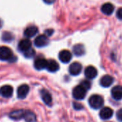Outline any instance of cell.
<instances>
[{
	"instance_id": "6da1fadb",
	"label": "cell",
	"mask_w": 122,
	"mask_h": 122,
	"mask_svg": "<svg viewBox=\"0 0 122 122\" xmlns=\"http://www.w3.org/2000/svg\"><path fill=\"white\" fill-rule=\"evenodd\" d=\"M104 102L103 97L98 94L92 95L88 99V103L90 107L94 109H100L104 105Z\"/></svg>"
},
{
	"instance_id": "7a4b0ae2",
	"label": "cell",
	"mask_w": 122,
	"mask_h": 122,
	"mask_svg": "<svg viewBox=\"0 0 122 122\" xmlns=\"http://www.w3.org/2000/svg\"><path fill=\"white\" fill-rule=\"evenodd\" d=\"M14 61L15 57L13 56L12 50L6 46L0 47V60L1 61Z\"/></svg>"
},
{
	"instance_id": "3957f363",
	"label": "cell",
	"mask_w": 122,
	"mask_h": 122,
	"mask_svg": "<svg viewBox=\"0 0 122 122\" xmlns=\"http://www.w3.org/2000/svg\"><path fill=\"white\" fill-rule=\"evenodd\" d=\"M86 89H85L82 85H78L76 86L73 90V97L75 99L82 100L86 97Z\"/></svg>"
},
{
	"instance_id": "277c9868",
	"label": "cell",
	"mask_w": 122,
	"mask_h": 122,
	"mask_svg": "<svg viewBox=\"0 0 122 122\" xmlns=\"http://www.w3.org/2000/svg\"><path fill=\"white\" fill-rule=\"evenodd\" d=\"M34 43L37 47H39V48L44 47L49 44V39L46 35L42 34V35H40L37 37H36Z\"/></svg>"
},
{
	"instance_id": "5b68a950",
	"label": "cell",
	"mask_w": 122,
	"mask_h": 122,
	"mask_svg": "<svg viewBox=\"0 0 122 122\" xmlns=\"http://www.w3.org/2000/svg\"><path fill=\"white\" fill-rule=\"evenodd\" d=\"M29 91V86L27 84H22L17 89V97L19 99H24L28 94Z\"/></svg>"
},
{
	"instance_id": "8992f818",
	"label": "cell",
	"mask_w": 122,
	"mask_h": 122,
	"mask_svg": "<svg viewBox=\"0 0 122 122\" xmlns=\"http://www.w3.org/2000/svg\"><path fill=\"white\" fill-rule=\"evenodd\" d=\"M82 70V65L78 62H74L70 65L69 72L73 76H77L80 74Z\"/></svg>"
},
{
	"instance_id": "52a82bcc",
	"label": "cell",
	"mask_w": 122,
	"mask_h": 122,
	"mask_svg": "<svg viewBox=\"0 0 122 122\" xmlns=\"http://www.w3.org/2000/svg\"><path fill=\"white\" fill-rule=\"evenodd\" d=\"M114 114L113 110L109 107H104L100 111V117L103 120H107L112 117Z\"/></svg>"
},
{
	"instance_id": "ba28073f",
	"label": "cell",
	"mask_w": 122,
	"mask_h": 122,
	"mask_svg": "<svg viewBox=\"0 0 122 122\" xmlns=\"http://www.w3.org/2000/svg\"><path fill=\"white\" fill-rule=\"evenodd\" d=\"M32 43L30 41V40L27 39H24L21 40L19 42L18 44V49L20 51L22 52H25L27 50H29V49H31L32 47Z\"/></svg>"
},
{
	"instance_id": "9c48e42d",
	"label": "cell",
	"mask_w": 122,
	"mask_h": 122,
	"mask_svg": "<svg viewBox=\"0 0 122 122\" xmlns=\"http://www.w3.org/2000/svg\"><path fill=\"white\" fill-rule=\"evenodd\" d=\"M58 56L63 63H68L72 59V54L68 50H62L59 53Z\"/></svg>"
},
{
	"instance_id": "30bf717a",
	"label": "cell",
	"mask_w": 122,
	"mask_h": 122,
	"mask_svg": "<svg viewBox=\"0 0 122 122\" xmlns=\"http://www.w3.org/2000/svg\"><path fill=\"white\" fill-rule=\"evenodd\" d=\"M98 71L97 69L93 66H88L85 69V76L89 79H93L97 76Z\"/></svg>"
},
{
	"instance_id": "8fae6325",
	"label": "cell",
	"mask_w": 122,
	"mask_h": 122,
	"mask_svg": "<svg viewBox=\"0 0 122 122\" xmlns=\"http://www.w3.org/2000/svg\"><path fill=\"white\" fill-rule=\"evenodd\" d=\"M47 64H48V61H47L43 58H40L35 61L34 66L37 70H42L47 68Z\"/></svg>"
},
{
	"instance_id": "7c38bea8",
	"label": "cell",
	"mask_w": 122,
	"mask_h": 122,
	"mask_svg": "<svg viewBox=\"0 0 122 122\" xmlns=\"http://www.w3.org/2000/svg\"><path fill=\"white\" fill-rule=\"evenodd\" d=\"M114 82V78L110 75H105L101 77L100 80V84L101 86L107 88L109 87Z\"/></svg>"
},
{
	"instance_id": "4fadbf2b",
	"label": "cell",
	"mask_w": 122,
	"mask_h": 122,
	"mask_svg": "<svg viewBox=\"0 0 122 122\" xmlns=\"http://www.w3.org/2000/svg\"><path fill=\"white\" fill-rule=\"evenodd\" d=\"M40 95L42 97V99L43 101V102L46 104V105H51L52 104V97L51 94H50V92L45 89H42L40 91Z\"/></svg>"
},
{
	"instance_id": "5bb4252c",
	"label": "cell",
	"mask_w": 122,
	"mask_h": 122,
	"mask_svg": "<svg viewBox=\"0 0 122 122\" xmlns=\"http://www.w3.org/2000/svg\"><path fill=\"white\" fill-rule=\"evenodd\" d=\"M0 93L2 97L5 98H9L13 94V88L9 85L3 86L0 89Z\"/></svg>"
},
{
	"instance_id": "9a60e30c",
	"label": "cell",
	"mask_w": 122,
	"mask_h": 122,
	"mask_svg": "<svg viewBox=\"0 0 122 122\" xmlns=\"http://www.w3.org/2000/svg\"><path fill=\"white\" fill-rule=\"evenodd\" d=\"M111 96L115 100H121L122 99V86H116L111 89Z\"/></svg>"
},
{
	"instance_id": "2e32d148",
	"label": "cell",
	"mask_w": 122,
	"mask_h": 122,
	"mask_svg": "<svg viewBox=\"0 0 122 122\" xmlns=\"http://www.w3.org/2000/svg\"><path fill=\"white\" fill-rule=\"evenodd\" d=\"M38 32V29L35 26H28L24 31V35L27 38H31L35 36Z\"/></svg>"
},
{
	"instance_id": "e0dca14e",
	"label": "cell",
	"mask_w": 122,
	"mask_h": 122,
	"mask_svg": "<svg viewBox=\"0 0 122 122\" xmlns=\"http://www.w3.org/2000/svg\"><path fill=\"white\" fill-rule=\"evenodd\" d=\"M25 114V111L24 110H16L13 111L9 114V117L13 120H19L21 119H24Z\"/></svg>"
},
{
	"instance_id": "ac0fdd59",
	"label": "cell",
	"mask_w": 122,
	"mask_h": 122,
	"mask_svg": "<svg viewBox=\"0 0 122 122\" xmlns=\"http://www.w3.org/2000/svg\"><path fill=\"white\" fill-rule=\"evenodd\" d=\"M114 11V6L111 3H106L101 6V11L106 15H111Z\"/></svg>"
},
{
	"instance_id": "d6986e66",
	"label": "cell",
	"mask_w": 122,
	"mask_h": 122,
	"mask_svg": "<svg viewBox=\"0 0 122 122\" xmlns=\"http://www.w3.org/2000/svg\"><path fill=\"white\" fill-rule=\"evenodd\" d=\"M60 66L59 64H58V62L55 60H49L48 61V64H47V69L48 71L50 72H56L58 69H59Z\"/></svg>"
},
{
	"instance_id": "ffe728a7",
	"label": "cell",
	"mask_w": 122,
	"mask_h": 122,
	"mask_svg": "<svg viewBox=\"0 0 122 122\" xmlns=\"http://www.w3.org/2000/svg\"><path fill=\"white\" fill-rule=\"evenodd\" d=\"M73 53L78 56H83L86 52L84 46L83 44H81L75 45L73 48Z\"/></svg>"
},
{
	"instance_id": "44dd1931",
	"label": "cell",
	"mask_w": 122,
	"mask_h": 122,
	"mask_svg": "<svg viewBox=\"0 0 122 122\" xmlns=\"http://www.w3.org/2000/svg\"><path fill=\"white\" fill-rule=\"evenodd\" d=\"M24 119L26 122H36V116L35 114L30 112V111H27L25 112V114L24 117Z\"/></svg>"
},
{
	"instance_id": "7402d4cb",
	"label": "cell",
	"mask_w": 122,
	"mask_h": 122,
	"mask_svg": "<svg viewBox=\"0 0 122 122\" xmlns=\"http://www.w3.org/2000/svg\"><path fill=\"white\" fill-rule=\"evenodd\" d=\"M1 39L4 41H6V42H9V41H12L14 39V36L12 33L10 32H8V31H5L2 34V36H1Z\"/></svg>"
},
{
	"instance_id": "603a6c76",
	"label": "cell",
	"mask_w": 122,
	"mask_h": 122,
	"mask_svg": "<svg viewBox=\"0 0 122 122\" xmlns=\"http://www.w3.org/2000/svg\"><path fill=\"white\" fill-rule=\"evenodd\" d=\"M35 51L32 48L29 49L27 51L24 52V55L27 58H32V57H33L35 56Z\"/></svg>"
},
{
	"instance_id": "cb8c5ba5",
	"label": "cell",
	"mask_w": 122,
	"mask_h": 122,
	"mask_svg": "<svg viewBox=\"0 0 122 122\" xmlns=\"http://www.w3.org/2000/svg\"><path fill=\"white\" fill-rule=\"evenodd\" d=\"M81 85H82V86H83L85 89H86L87 90L91 88V83H90L88 81H86V80L83 81V82L81 83Z\"/></svg>"
},
{
	"instance_id": "d4e9b609",
	"label": "cell",
	"mask_w": 122,
	"mask_h": 122,
	"mask_svg": "<svg viewBox=\"0 0 122 122\" xmlns=\"http://www.w3.org/2000/svg\"><path fill=\"white\" fill-rule=\"evenodd\" d=\"M116 118L119 122H122V109H119L116 113Z\"/></svg>"
},
{
	"instance_id": "484cf974",
	"label": "cell",
	"mask_w": 122,
	"mask_h": 122,
	"mask_svg": "<svg viewBox=\"0 0 122 122\" xmlns=\"http://www.w3.org/2000/svg\"><path fill=\"white\" fill-rule=\"evenodd\" d=\"M116 16L118 19H122V8H120L118 9V11L116 12Z\"/></svg>"
},
{
	"instance_id": "4316f807",
	"label": "cell",
	"mask_w": 122,
	"mask_h": 122,
	"mask_svg": "<svg viewBox=\"0 0 122 122\" xmlns=\"http://www.w3.org/2000/svg\"><path fill=\"white\" fill-rule=\"evenodd\" d=\"M73 107H74V108H75L76 109H77V110H80V109H83L82 104H78V103H73Z\"/></svg>"
},
{
	"instance_id": "83f0119b",
	"label": "cell",
	"mask_w": 122,
	"mask_h": 122,
	"mask_svg": "<svg viewBox=\"0 0 122 122\" xmlns=\"http://www.w3.org/2000/svg\"><path fill=\"white\" fill-rule=\"evenodd\" d=\"M45 32V34H46L47 36H51L52 34L53 33V30H52V29H47V30H46Z\"/></svg>"
},
{
	"instance_id": "f1b7e54d",
	"label": "cell",
	"mask_w": 122,
	"mask_h": 122,
	"mask_svg": "<svg viewBox=\"0 0 122 122\" xmlns=\"http://www.w3.org/2000/svg\"><path fill=\"white\" fill-rule=\"evenodd\" d=\"M43 1L45 3H46L47 4H53L55 0H43Z\"/></svg>"
},
{
	"instance_id": "f546056e",
	"label": "cell",
	"mask_w": 122,
	"mask_h": 122,
	"mask_svg": "<svg viewBox=\"0 0 122 122\" xmlns=\"http://www.w3.org/2000/svg\"><path fill=\"white\" fill-rule=\"evenodd\" d=\"M2 24H3V23H2V21H1V20L0 19V28H1V26H2Z\"/></svg>"
}]
</instances>
